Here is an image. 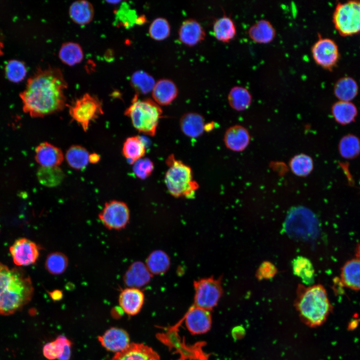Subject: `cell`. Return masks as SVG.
Here are the masks:
<instances>
[{
    "label": "cell",
    "mask_w": 360,
    "mask_h": 360,
    "mask_svg": "<svg viewBox=\"0 0 360 360\" xmlns=\"http://www.w3.org/2000/svg\"><path fill=\"white\" fill-rule=\"evenodd\" d=\"M228 98L231 108L237 111H242L248 108L252 100V95L248 90L240 86L232 88Z\"/></svg>",
    "instance_id": "cell-31"
},
{
    "label": "cell",
    "mask_w": 360,
    "mask_h": 360,
    "mask_svg": "<svg viewBox=\"0 0 360 360\" xmlns=\"http://www.w3.org/2000/svg\"><path fill=\"white\" fill-rule=\"evenodd\" d=\"M146 152V144L144 140L138 136L128 138L124 141L122 152L128 162L133 164L142 158Z\"/></svg>",
    "instance_id": "cell-26"
},
{
    "label": "cell",
    "mask_w": 360,
    "mask_h": 360,
    "mask_svg": "<svg viewBox=\"0 0 360 360\" xmlns=\"http://www.w3.org/2000/svg\"><path fill=\"white\" fill-rule=\"evenodd\" d=\"M181 131L186 136L196 138L206 131V123L200 114L190 112L183 114L180 118Z\"/></svg>",
    "instance_id": "cell-21"
},
{
    "label": "cell",
    "mask_w": 360,
    "mask_h": 360,
    "mask_svg": "<svg viewBox=\"0 0 360 360\" xmlns=\"http://www.w3.org/2000/svg\"><path fill=\"white\" fill-rule=\"evenodd\" d=\"M150 276V272L146 265L140 262H136L130 266L126 272L124 280L129 288H137L147 284Z\"/></svg>",
    "instance_id": "cell-23"
},
{
    "label": "cell",
    "mask_w": 360,
    "mask_h": 360,
    "mask_svg": "<svg viewBox=\"0 0 360 360\" xmlns=\"http://www.w3.org/2000/svg\"><path fill=\"white\" fill-rule=\"evenodd\" d=\"M170 32V26L168 20L162 17L154 19L150 25L148 34L151 38L162 40L168 38Z\"/></svg>",
    "instance_id": "cell-41"
},
{
    "label": "cell",
    "mask_w": 360,
    "mask_h": 360,
    "mask_svg": "<svg viewBox=\"0 0 360 360\" xmlns=\"http://www.w3.org/2000/svg\"><path fill=\"white\" fill-rule=\"evenodd\" d=\"M40 183L48 188L59 185L64 178V172L59 166H40L36 172Z\"/></svg>",
    "instance_id": "cell-33"
},
{
    "label": "cell",
    "mask_w": 360,
    "mask_h": 360,
    "mask_svg": "<svg viewBox=\"0 0 360 360\" xmlns=\"http://www.w3.org/2000/svg\"><path fill=\"white\" fill-rule=\"evenodd\" d=\"M72 343L64 336H59L54 341L46 344L43 348L44 356L50 360L58 358L68 360Z\"/></svg>",
    "instance_id": "cell-22"
},
{
    "label": "cell",
    "mask_w": 360,
    "mask_h": 360,
    "mask_svg": "<svg viewBox=\"0 0 360 360\" xmlns=\"http://www.w3.org/2000/svg\"><path fill=\"white\" fill-rule=\"evenodd\" d=\"M284 228L289 236L304 240L314 238L318 230L314 214L309 209L301 206L290 210Z\"/></svg>",
    "instance_id": "cell-6"
},
{
    "label": "cell",
    "mask_w": 360,
    "mask_h": 360,
    "mask_svg": "<svg viewBox=\"0 0 360 360\" xmlns=\"http://www.w3.org/2000/svg\"><path fill=\"white\" fill-rule=\"evenodd\" d=\"M68 260L64 253L55 252L49 254L46 260L44 266L46 270L53 275H60L66 270Z\"/></svg>",
    "instance_id": "cell-37"
},
{
    "label": "cell",
    "mask_w": 360,
    "mask_h": 360,
    "mask_svg": "<svg viewBox=\"0 0 360 360\" xmlns=\"http://www.w3.org/2000/svg\"><path fill=\"white\" fill-rule=\"evenodd\" d=\"M170 264L168 255L161 250L152 252L146 260V266L150 273L160 274L166 272Z\"/></svg>",
    "instance_id": "cell-38"
},
{
    "label": "cell",
    "mask_w": 360,
    "mask_h": 360,
    "mask_svg": "<svg viewBox=\"0 0 360 360\" xmlns=\"http://www.w3.org/2000/svg\"><path fill=\"white\" fill-rule=\"evenodd\" d=\"M334 92L339 100L351 102L358 94V86L352 78L344 76L339 78L335 83Z\"/></svg>",
    "instance_id": "cell-28"
},
{
    "label": "cell",
    "mask_w": 360,
    "mask_h": 360,
    "mask_svg": "<svg viewBox=\"0 0 360 360\" xmlns=\"http://www.w3.org/2000/svg\"><path fill=\"white\" fill-rule=\"evenodd\" d=\"M162 113V108L154 100H138L135 96L124 114L130 118L134 127L139 132L154 136Z\"/></svg>",
    "instance_id": "cell-5"
},
{
    "label": "cell",
    "mask_w": 360,
    "mask_h": 360,
    "mask_svg": "<svg viewBox=\"0 0 360 360\" xmlns=\"http://www.w3.org/2000/svg\"><path fill=\"white\" fill-rule=\"evenodd\" d=\"M276 273V266L269 262L262 263L256 272V276L260 280L269 279L274 276Z\"/></svg>",
    "instance_id": "cell-44"
},
{
    "label": "cell",
    "mask_w": 360,
    "mask_h": 360,
    "mask_svg": "<svg viewBox=\"0 0 360 360\" xmlns=\"http://www.w3.org/2000/svg\"><path fill=\"white\" fill-rule=\"evenodd\" d=\"M340 280L344 286L353 290H360V260L347 261L341 268Z\"/></svg>",
    "instance_id": "cell-24"
},
{
    "label": "cell",
    "mask_w": 360,
    "mask_h": 360,
    "mask_svg": "<svg viewBox=\"0 0 360 360\" xmlns=\"http://www.w3.org/2000/svg\"><path fill=\"white\" fill-rule=\"evenodd\" d=\"M90 162L92 163H96L100 160V156L96 154H92L90 155Z\"/></svg>",
    "instance_id": "cell-46"
},
{
    "label": "cell",
    "mask_w": 360,
    "mask_h": 360,
    "mask_svg": "<svg viewBox=\"0 0 360 360\" xmlns=\"http://www.w3.org/2000/svg\"><path fill=\"white\" fill-rule=\"evenodd\" d=\"M335 29L342 36H350L360 32V0L338 3L332 14Z\"/></svg>",
    "instance_id": "cell-7"
},
{
    "label": "cell",
    "mask_w": 360,
    "mask_h": 360,
    "mask_svg": "<svg viewBox=\"0 0 360 360\" xmlns=\"http://www.w3.org/2000/svg\"><path fill=\"white\" fill-rule=\"evenodd\" d=\"M14 263L18 266L34 264L40 256V247L34 242L20 238L16 240L10 248Z\"/></svg>",
    "instance_id": "cell-12"
},
{
    "label": "cell",
    "mask_w": 360,
    "mask_h": 360,
    "mask_svg": "<svg viewBox=\"0 0 360 360\" xmlns=\"http://www.w3.org/2000/svg\"><path fill=\"white\" fill-rule=\"evenodd\" d=\"M111 360H160L158 353L143 344L131 343L125 349L116 352Z\"/></svg>",
    "instance_id": "cell-15"
},
{
    "label": "cell",
    "mask_w": 360,
    "mask_h": 360,
    "mask_svg": "<svg viewBox=\"0 0 360 360\" xmlns=\"http://www.w3.org/2000/svg\"><path fill=\"white\" fill-rule=\"evenodd\" d=\"M154 169V163L148 158H142L133 164L132 170L134 174L141 180H145L149 177Z\"/></svg>",
    "instance_id": "cell-43"
},
{
    "label": "cell",
    "mask_w": 360,
    "mask_h": 360,
    "mask_svg": "<svg viewBox=\"0 0 360 360\" xmlns=\"http://www.w3.org/2000/svg\"><path fill=\"white\" fill-rule=\"evenodd\" d=\"M290 166L292 172L298 176H306L312 170L313 160L310 156L304 154L294 156L290 160Z\"/></svg>",
    "instance_id": "cell-40"
},
{
    "label": "cell",
    "mask_w": 360,
    "mask_h": 360,
    "mask_svg": "<svg viewBox=\"0 0 360 360\" xmlns=\"http://www.w3.org/2000/svg\"><path fill=\"white\" fill-rule=\"evenodd\" d=\"M332 112L336 122L341 124H347L355 120L358 110L351 102L338 100L332 105Z\"/></svg>",
    "instance_id": "cell-29"
},
{
    "label": "cell",
    "mask_w": 360,
    "mask_h": 360,
    "mask_svg": "<svg viewBox=\"0 0 360 360\" xmlns=\"http://www.w3.org/2000/svg\"><path fill=\"white\" fill-rule=\"evenodd\" d=\"M155 84L153 76L142 70L134 72L130 78V84L132 88L136 92L142 94L152 92Z\"/></svg>",
    "instance_id": "cell-36"
},
{
    "label": "cell",
    "mask_w": 360,
    "mask_h": 360,
    "mask_svg": "<svg viewBox=\"0 0 360 360\" xmlns=\"http://www.w3.org/2000/svg\"><path fill=\"white\" fill-rule=\"evenodd\" d=\"M58 56L64 64L72 66L82 62L84 58V52L78 44L67 42L61 46Z\"/></svg>",
    "instance_id": "cell-35"
},
{
    "label": "cell",
    "mask_w": 360,
    "mask_h": 360,
    "mask_svg": "<svg viewBox=\"0 0 360 360\" xmlns=\"http://www.w3.org/2000/svg\"><path fill=\"white\" fill-rule=\"evenodd\" d=\"M32 280L22 270L0 262V315L14 314L32 300Z\"/></svg>",
    "instance_id": "cell-2"
},
{
    "label": "cell",
    "mask_w": 360,
    "mask_h": 360,
    "mask_svg": "<svg viewBox=\"0 0 360 360\" xmlns=\"http://www.w3.org/2000/svg\"><path fill=\"white\" fill-rule=\"evenodd\" d=\"M178 88L171 80L162 78L158 80L152 90L154 101L159 106H167L176 98Z\"/></svg>",
    "instance_id": "cell-20"
},
{
    "label": "cell",
    "mask_w": 360,
    "mask_h": 360,
    "mask_svg": "<svg viewBox=\"0 0 360 360\" xmlns=\"http://www.w3.org/2000/svg\"><path fill=\"white\" fill-rule=\"evenodd\" d=\"M296 304L300 318L310 326L323 324L331 309L326 292L320 284L300 288Z\"/></svg>",
    "instance_id": "cell-3"
},
{
    "label": "cell",
    "mask_w": 360,
    "mask_h": 360,
    "mask_svg": "<svg viewBox=\"0 0 360 360\" xmlns=\"http://www.w3.org/2000/svg\"><path fill=\"white\" fill-rule=\"evenodd\" d=\"M50 296H52V298L54 300H56L60 298L62 296V293L60 290H56L51 292Z\"/></svg>",
    "instance_id": "cell-45"
},
{
    "label": "cell",
    "mask_w": 360,
    "mask_h": 360,
    "mask_svg": "<svg viewBox=\"0 0 360 360\" xmlns=\"http://www.w3.org/2000/svg\"><path fill=\"white\" fill-rule=\"evenodd\" d=\"M185 322L192 334H204L210 330L212 326L210 311L194 304L186 314Z\"/></svg>",
    "instance_id": "cell-13"
},
{
    "label": "cell",
    "mask_w": 360,
    "mask_h": 360,
    "mask_svg": "<svg viewBox=\"0 0 360 360\" xmlns=\"http://www.w3.org/2000/svg\"><path fill=\"white\" fill-rule=\"evenodd\" d=\"M35 152L36 160L40 166H58L64 160V154L60 149L48 142L38 146Z\"/></svg>",
    "instance_id": "cell-16"
},
{
    "label": "cell",
    "mask_w": 360,
    "mask_h": 360,
    "mask_svg": "<svg viewBox=\"0 0 360 360\" xmlns=\"http://www.w3.org/2000/svg\"><path fill=\"white\" fill-rule=\"evenodd\" d=\"M312 54L316 64L330 70L336 66L340 58L336 42L332 39L320 36L312 46Z\"/></svg>",
    "instance_id": "cell-11"
},
{
    "label": "cell",
    "mask_w": 360,
    "mask_h": 360,
    "mask_svg": "<svg viewBox=\"0 0 360 360\" xmlns=\"http://www.w3.org/2000/svg\"><path fill=\"white\" fill-rule=\"evenodd\" d=\"M4 48V44L0 40V56L2 55L3 54V49Z\"/></svg>",
    "instance_id": "cell-48"
},
{
    "label": "cell",
    "mask_w": 360,
    "mask_h": 360,
    "mask_svg": "<svg viewBox=\"0 0 360 360\" xmlns=\"http://www.w3.org/2000/svg\"><path fill=\"white\" fill-rule=\"evenodd\" d=\"M226 147L234 152H242L248 146L250 136L248 130L240 125H234L226 130L224 138Z\"/></svg>",
    "instance_id": "cell-19"
},
{
    "label": "cell",
    "mask_w": 360,
    "mask_h": 360,
    "mask_svg": "<svg viewBox=\"0 0 360 360\" xmlns=\"http://www.w3.org/2000/svg\"><path fill=\"white\" fill-rule=\"evenodd\" d=\"M338 150L340 156L344 158H354L360 153V140L353 134L345 136L340 141Z\"/></svg>",
    "instance_id": "cell-39"
},
{
    "label": "cell",
    "mask_w": 360,
    "mask_h": 360,
    "mask_svg": "<svg viewBox=\"0 0 360 360\" xmlns=\"http://www.w3.org/2000/svg\"><path fill=\"white\" fill-rule=\"evenodd\" d=\"M5 73L8 80L18 82L25 78L26 68L22 62L17 60H11L7 62L5 66Z\"/></svg>",
    "instance_id": "cell-42"
},
{
    "label": "cell",
    "mask_w": 360,
    "mask_h": 360,
    "mask_svg": "<svg viewBox=\"0 0 360 360\" xmlns=\"http://www.w3.org/2000/svg\"><path fill=\"white\" fill-rule=\"evenodd\" d=\"M67 84L60 70L40 69L27 81L20 93L24 112L32 117H43L62 110L66 104Z\"/></svg>",
    "instance_id": "cell-1"
},
{
    "label": "cell",
    "mask_w": 360,
    "mask_h": 360,
    "mask_svg": "<svg viewBox=\"0 0 360 360\" xmlns=\"http://www.w3.org/2000/svg\"><path fill=\"white\" fill-rule=\"evenodd\" d=\"M178 34L179 40L189 46L198 44L206 37V32L202 25L192 18L186 20L182 23Z\"/></svg>",
    "instance_id": "cell-18"
},
{
    "label": "cell",
    "mask_w": 360,
    "mask_h": 360,
    "mask_svg": "<svg viewBox=\"0 0 360 360\" xmlns=\"http://www.w3.org/2000/svg\"><path fill=\"white\" fill-rule=\"evenodd\" d=\"M168 166L164 183L169 193L175 198H193L199 184L194 178L192 168L176 159L173 154L166 160Z\"/></svg>",
    "instance_id": "cell-4"
},
{
    "label": "cell",
    "mask_w": 360,
    "mask_h": 360,
    "mask_svg": "<svg viewBox=\"0 0 360 360\" xmlns=\"http://www.w3.org/2000/svg\"><path fill=\"white\" fill-rule=\"evenodd\" d=\"M294 274L300 278L304 284L310 285L314 282V270L313 265L308 258L298 256L292 262Z\"/></svg>",
    "instance_id": "cell-32"
},
{
    "label": "cell",
    "mask_w": 360,
    "mask_h": 360,
    "mask_svg": "<svg viewBox=\"0 0 360 360\" xmlns=\"http://www.w3.org/2000/svg\"><path fill=\"white\" fill-rule=\"evenodd\" d=\"M90 155L84 148L79 145H73L67 150L65 156L71 168L80 170L84 168L90 162Z\"/></svg>",
    "instance_id": "cell-34"
},
{
    "label": "cell",
    "mask_w": 360,
    "mask_h": 360,
    "mask_svg": "<svg viewBox=\"0 0 360 360\" xmlns=\"http://www.w3.org/2000/svg\"><path fill=\"white\" fill-rule=\"evenodd\" d=\"M194 305L210 311L218 304L222 294L220 280L212 278L194 282Z\"/></svg>",
    "instance_id": "cell-9"
},
{
    "label": "cell",
    "mask_w": 360,
    "mask_h": 360,
    "mask_svg": "<svg viewBox=\"0 0 360 360\" xmlns=\"http://www.w3.org/2000/svg\"><path fill=\"white\" fill-rule=\"evenodd\" d=\"M98 216L101 222L108 229L121 230L128 222L130 210L124 202L111 200L104 204Z\"/></svg>",
    "instance_id": "cell-10"
},
{
    "label": "cell",
    "mask_w": 360,
    "mask_h": 360,
    "mask_svg": "<svg viewBox=\"0 0 360 360\" xmlns=\"http://www.w3.org/2000/svg\"><path fill=\"white\" fill-rule=\"evenodd\" d=\"M144 294L138 288H128L120 294L118 303L126 314L134 316L140 310L144 302Z\"/></svg>",
    "instance_id": "cell-17"
},
{
    "label": "cell",
    "mask_w": 360,
    "mask_h": 360,
    "mask_svg": "<svg viewBox=\"0 0 360 360\" xmlns=\"http://www.w3.org/2000/svg\"><path fill=\"white\" fill-rule=\"evenodd\" d=\"M69 15L74 22L84 25L92 20L94 16V9L89 2L84 0H77L70 6Z\"/></svg>",
    "instance_id": "cell-25"
},
{
    "label": "cell",
    "mask_w": 360,
    "mask_h": 360,
    "mask_svg": "<svg viewBox=\"0 0 360 360\" xmlns=\"http://www.w3.org/2000/svg\"><path fill=\"white\" fill-rule=\"evenodd\" d=\"M212 32L218 40L228 42L236 34L235 24L230 17L224 15L214 22Z\"/></svg>",
    "instance_id": "cell-30"
},
{
    "label": "cell",
    "mask_w": 360,
    "mask_h": 360,
    "mask_svg": "<svg viewBox=\"0 0 360 360\" xmlns=\"http://www.w3.org/2000/svg\"><path fill=\"white\" fill-rule=\"evenodd\" d=\"M101 345L107 350L118 352L125 349L130 344V336L124 330L111 328L98 337Z\"/></svg>",
    "instance_id": "cell-14"
},
{
    "label": "cell",
    "mask_w": 360,
    "mask_h": 360,
    "mask_svg": "<svg viewBox=\"0 0 360 360\" xmlns=\"http://www.w3.org/2000/svg\"><path fill=\"white\" fill-rule=\"evenodd\" d=\"M250 38L258 43H268L276 36L272 24L266 20H260L250 26L248 30Z\"/></svg>",
    "instance_id": "cell-27"
},
{
    "label": "cell",
    "mask_w": 360,
    "mask_h": 360,
    "mask_svg": "<svg viewBox=\"0 0 360 360\" xmlns=\"http://www.w3.org/2000/svg\"><path fill=\"white\" fill-rule=\"evenodd\" d=\"M356 256L360 260V244L356 248Z\"/></svg>",
    "instance_id": "cell-47"
},
{
    "label": "cell",
    "mask_w": 360,
    "mask_h": 360,
    "mask_svg": "<svg viewBox=\"0 0 360 360\" xmlns=\"http://www.w3.org/2000/svg\"><path fill=\"white\" fill-rule=\"evenodd\" d=\"M69 112L72 120L86 132L90 122L102 114L103 110L96 97L86 94L76 100L70 107Z\"/></svg>",
    "instance_id": "cell-8"
}]
</instances>
